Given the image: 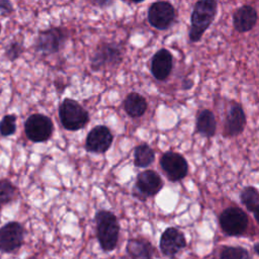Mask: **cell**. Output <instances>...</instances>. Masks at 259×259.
<instances>
[{
  "label": "cell",
  "mask_w": 259,
  "mask_h": 259,
  "mask_svg": "<svg viewBox=\"0 0 259 259\" xmlns=\"http://www.w3.org/2000/svg\"><path fill=\"white\" fill-rule=\"evenodd\" d=\"M176 18L174 6L167 1H157L150 5L148 9V21L158 30L168 29Z\"/></svg>",
  "instance_id": "8"
},
{
  "label": "cell",
  "mask_w": 259,
  "mask_h": 259,
  "mask_svg": "<svg viewBox=\"0 0 259 259\" xmlns=\"http://www.w3.org/2000/svg\"><path fill=\"white\" fill-rule=\"evenodd\" d=\"M246 125V114L244 112L241 104L233 102L229 106L226 122H225V133L228 137H236L243 133Z\"/></svg>",
  "instance_id": "15"
},
{
  "label": "cell",
  "mask_w": 259,
  "mask_h": 259,
  "mask_svg": "<svg viewBox=\"0 0 259 259\" xmlns=\"http://www.w3.org/2000/svg\"><path fill=\"white\" fill-rule=\"evenodd\" d=\"M16 131V116L14 114L5 115L0 121V134L3 137L11 136Z\"/></svg>",
  "instance_id": "24"
},
{
  "label": "cell",
  "mask_w": 259,
  "mask_h": 259,
  "mask_svg": "<svg viewBox=\"0 0 259 259\" xmlns=\"http://www.w3.org/2000/svg\"><path fill=\"white\" fill-rule=\"evenodd\" d=\"M218 13V2L214 0H199L194 4L190 16L188 38L190 42H197L205 30L210 26Z\"/></svg>",
  "instance_id": "1"
},
{
  "label": "cell",
  "mask_w": 259,
  "mask_h": 259,
  "mask_svg": "<svg viewBox=\"0 0 259 259\" xmlns=\"http://www.w3.org/2000/svg\"><path fill=\"white\" fill-rule=\"evenodd\" d=\"M155 160L154 150L146 143H142L135 148L134 164L139 168L149 167Z\"/></svg>",
  "instance_id": "20"
},
{
  "label": "cell",
  "mask_w": 259,
  "mask_h": 259,
  "mask_svg": "<svg viewBox=\"0 0 259 259\" xmlns=\"http://www.w3.org/2000/svg\"><path fill=\"white\" fill-rule=\"evenodd\" d=\"M126 252L132 259H152L153 247L144 238H133L127 242Z\"/></svg>",
  "instance_id": "18"
},
{
  "label": "cell",
  "mask_w": 259,
  "mask_h": 259,
  "mask_svg": "<svg viewBox=\"0 0 259 259\" xmlns=\"http://www.w3.org/2000/svg\"><path fill=\"white\" fill-rule=\"evenodd\" d=\"M173 69V56L167 49L157 51L151 60L150 70L154 78L158 81H164L168 78Z\"/></svg>",
  "instance_id": "14"
},
{
  "label": "cell",
  "mask_w": 259,
  "mask_h": 259,
  "mask_svg": "<svg viewBox=\"0 0 259 259\" xmlns=\"http://www.w3.org/2000/svg\"><path fill=\"white\" fill-rule=\"evenodd\" d=\"M258 14L256 8L251 5H243L236 9L233 14L234 28L238 32H247L254 28L257 23Z\"/></svg>",
  "instance_id": "16"
},
{
  "label": "cell",
  "mask_w": 259,
  "mask_h": 259,
  "mask_svg": "<svg viewBox=\"0 0 259 259\" xmlns=\"http://www.w3.org/2000/svg\"><path fill=\"white\" fill-rule=\"evenodd\" d=\"M163 188V181L160 175L154 170H145L138 174L134 187V195L141 200L153 197Z\"/></svg>",
  "instance_id": "10"
},
{
  "label": "cell",
  "mask_w": 259,
  "mask_h": 259,
  "mask_svg": "<svg viewBox=\"0 0 259 259\" xmlns=\"http://www.w3.org/2000/svg\"><path fill=\"white\" fill-rule=\"evenodd\" d=\"M16 196V187L8 180H0V206L8 204Z\"/></svg>",
  "instance_id": "23"
},
{
  "label": "cell",
  "mask_w": 259,
  "mask_h": 259,
  "mask_svg": "<svg viewBox=\"0 0 259 259\" xmlns=\"http://www.w3.org/2000/svg\"><path fill=\"white\" fill-rule=\"evenodd\" d=\"M0 32H1V25H0Z\"/></svg>",
  "instance_id": "32"
},
{
  "label": "cell",
  "mask_w": 259,
  "mask_h": 259,
  "mask_svg": "<svg viewBox=\"0 0 259 259\" xmlns=\"http://www.w3.org/2000/svg\"><path fill=\"white\" fill-rule=\"evenodd\" d=\"M219 223L222 231L229 236H240L248 227V217L240 207L231 206L224 209L220 217Z\"/></svg>",
  "instance_id": "5"
},
{
  "label": "cell",
  "mask_w": 259,
  "mask_h": 259,
  "mask_svg": "<svg viewBox=\"0 0 259 259\" xmlns=\"http://www.w3.org/2000/svg\"><path fill=\"white\" fill-rule=\"evenodd\" d=\"M13 7L11 2L5 1V0H0V12L2 14H8L12 11Z\"/></svg>",
  "instance_id": "26"
},
{
  "label": "cell",
  "mask_w": 259,
  "mask_h": 259,
  "mask_svg": "<svg viewBox=\"0 0 259 259\" xmlns=\"http://www.w3.org/2000/svg\"><path fill=\"white\" fill-rule=\"evenodd\" d=\"M123 59V48L117 42L100 44L92 57L90 65L92 70L100 71L104 68H113L118 66Z\"/></svg>",
  "instance_id": "4"
},
{
  "label": "cell",
  "mask_w": 259,
  "mask_h": 259,
  "mask_svg": "<svg viewBox=\"0 0 259 259\" xmlns=\"http://www.w3.org/2000/svg\"><path fill=\"white\" fill-rule=\"evenodd\" d=\"M54 131L52 119L41 113H34L27 117L24 122V132L26 137L34 143L48 141Z\"/></svg>",
  "instance_id": "6"
},
{
  "label": "cell",
  "mask_w": 259,
  "mask_h": 259,
  "mask_svg": "<svg viewBox=\"0 0 259 259\" xmlns=\"http://www.w3.org/2000/svg\"><path fill=\"white\" fill-rule=\"evenodd\" d=\"M123 108L127 115L136 118L142 116L146 112L148 103L145 97L140 93L131 92L123 100Z\"/></svg>",
  "instance_id": "19"
},
{
  "label": "cell",
  "mask_w": 259,
  "mask_h": 259,
  "mask_svg": "<svg viewBox=\"0 0 259 259\" xmlns=\"http://www.w3.org/2000/svg\"><path fill=\"white\" fill-rule=\"evenodd\" d=\"M254 251L259 255V243H257V244L254 245Z\"/></svg>",
  "instance_id": "30"
},
{
  "label": "cell",
  "mask_w": 259,
  "mask_h": 259,
  "mask_svg": "<svg viewBox=\"0 0 259 259\" xmlns=\"http://www.w3.org/2000/svg\"><path fill=\"white\" fill-rule=\"evenodd\" d=\"M67 39V32L60 27H52L38 33L35 49L45 55L58 53Z\"/></svg>",
  "instance_id": "11"
},
{
  "label": "cell",
  "mask_w": 259,
  "mask_h": 259,
  "mask_svg": "<svg viewBox=\"0 0 259 259\" xmlns=\"http://www.w3.org/2000/svg\"><path fill=\"white\" fill-rule=\"evenodd\" d=\"M93 3L98 6H106V5H110L112 2L111 1H95Z\"/></svg>",
  "instance_id": "28"
},
{
  "label": "cell",
  "mask_w": 259,
  "mask_h": 259,
  "mask_svg": "<svg viewBox=\"0 0 259 259\" xmlns=\"http://www.w3.org/2000/svg\"><path fill=\"white\" fill-rule=\"evenodd\" d=\"M253 214H254V218H255L256 222L259 224V206L253 211Z\"/></svg>",
  "instance_id": "29"
},
{
  "label": "cell",
  "mask_w": 259,
  "mask_h": 259,
  "mask_svg": "<svg viewBox=\"0 0 259 259\" xmlns=\"http://www.w3.org/2000/svg\"><path fill=\"white\" fill-rule=\"evenodd\" d=\"M217 130V121L214 114L209 109H202L196 115L195 120V133L211 138L214 136Z\"/></svg>",
  "instance_id": "17"
},
{
  "label": "cell",
  "mask_w": 259,
  "mask_h": 259,
  "mask_svg": "<svg viewBox=\"0 0 259 259\" xmlns=\"http://www.w3.org/2000/svg\"><path fill=\"white\" fill-rule=\"evenodd\" d=\"M22 51H23L22 46H21L19 42H17V41H13V42H11V44L6 48V50H5V56H6V58H7L8 60L14 61V60H16V59L21 55Z\"/></svg>",
  "instance_id": "25"
},
{
  "label": "cell",
  "mask_w": 259,
  "mask_h": 259,
  "mask_svg": "<svg viewBox=\"0 0 259 259\" xmlns=\"http://www.w3.org/2000/svg\"><path fill=\"white\" fill-rule=\"evenodd\" d=\"M25 230L18 222H8L0 227V252L14 253L24 243Z\"/></svg>",
  "instance_id": "7"
},
{
  "label": "cell",
  "mask_w": 259,
  "mask_h": 259,
  "mask_svg": "<svg viewBox=\"0 0 259 259\" xmlns=\"http://www.w3.org/2000/svg\"><path fill=\"white\" fill-rule=\"evenodd\" d=\"M240 199L247 210L253 212L259 206V191L254 186H246L240 193Z\"/></svg>",
  "instance_id": "21"
},
{
  "label": "cell",
  "mask_w": 259,
  "mask_h": 259,
  "mask_svg": "<svg viewBox=\"0 0 259 259\" xmlns=\"http://www.w3.org/2000/svg\"><path fill=\"white\" fill-rule=\"evenodd\" d=\"M192 86H193V81L190 80V79H185V80L182 82V88L185 89V90L190 89Z\"/></svg>",
  "instance_id": "27"
},
{
  "label": "cell",
  "mask_w": 259,
  "mask_h": 259,
  "mask_svg": "<svg viewBox=\"0 0 259 259\" xmlns=\"http://www.w3.org/2000/svg\"><path fill=\"white\" fill-rule=\"evenodd\" d=\"M96 237L101 249L110 252L115 249L119 235V224L115 214L106 209H100L95 214Z\"/></svg>",
  "instance_id": "2"
},
{
  "label": "cell",
  "mask_w": 259,
  "mask_h": 259,
  "mask_svg": "<svg viewBox=\"0 0 259 259\" xmlns=\"http://www.w3.org/2000/svg\"><path fill=\"white\" fill-rule=\"evenodd\" d=\"M185 246L186 240L184 235L173 227L166 229L160 238L161 252L167 257H174Z\"/></svg>",
  "instance_id": "13"
},
{
  "label": "cell",
  "mask_w": 259,
  "mask_h": 259,
  "mask_svg": "<svg viewBox=\"0 0 259 259\" xmlns=\"http://www.w3.org/2000/svg\"><path fill=\"white\" fill-rule=\"evenodd\" d=\"M112 141L113 136L107 126L96 125L88 133L85 148L90 153L103 154L110 148Z\"/></svg>",
  "instance_id": "12"
},
{
  "label": "cell",
  "mask_w": 259,
  "mask_h": 259,
  "mask_svg": "<svg viewBox=\"0 0 259 259\" xmlns=\"http://www.w3.org/2000/svg\"><path fill=\"white\" fill-rule=\"evenodd\" d=\"M28 259H35L34 257H30V258H28Z\"/></svg>",
  "instance_id": "31"
},
{
  "label": "cell",
  "mask_w": 259,
  "mask_h": 259,
  "mask_svg": "<svg viewBox=\"0 0 259 259\" xmlns=\"http://www.w3.org/2000/svg\"><path fill=\"white\" fill-rule=\"evenodd\" d=\"M160 165L168 180L171 182L182 180L188 173L187 161L177 152H165L160 159Z\"/></svg>",
  "instance_id": "9"
},
{
  "label": "cell",
  "mask_w": 259,
  "mask_h": 259,
  "mask_svg": "<svg viewBox=\"0 0 259 259\" xmlns=\"http://www.w3.org/2000/svg\"><path fill=\"white\" fill-rule=\"evenodd\" d=\"M220 259H251V257L243 247L224 246L220 252Z\"/></svg>",
  "instance_id": "22"
},
{
  "label": "cell",
  "mask_w": 259,
  "mask_h": 259,
  "mask_svg": "<svg viewBox=\"0 0 259 259\" xmlns=\"http://www.w3.org/2000/svg\"><path fill=\"white\" fill-rule=\"evenodd\" d=\"M59 117L62 125L68 131H79L89 121L87 110L76 100L65 98L59 106Z\"/></svg>",
  "instance_id": "3"
}]
</instances>
